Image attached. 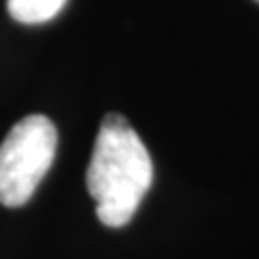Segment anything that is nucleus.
Returning a JSON list of instances; mask_svg holds the SVG:
<instances>
[{
  "mask_svg": "<svg viewBox=\"0 0 259 259\" xmlns=\"http://www.w3.org/2000/svg\"><path fill=\"white\" fill-rule=\"evenodd\" d=\"M151 182L153 164L141 136L123 115H106L87 166V188L97 203V218L106 227L127 225Z\"/></svg>",
  "mask_w": 259,
  "mask_h": 259,
  "instance_id": "obj_1",
  "label": "nucleus"
},
{
  "mask_svg": "<svg viewBox=\"0 0 259 259\" xmlns=\"http://www.w3.org/2000/svg\"><path fill=\"white\" fill-rule=\"evenodd\" d=\"M56 153V127L44 115H28L0 143V203L20 207L35 194Z\"/></svg>",
  "mask_w": 259,
  "mask_h": 259,
  "instance_id": "obj_2",
  "label": "nucleus"
},
{
  "mask_svg": "<svg viewBox=\"0 0 259 259\" xmlns=\"http://www.w3.org/2000/svg\"><path fill=\"white\" fill-rule=\"evenodd\" d=\"M257 3H259V0H257Z\"/></svg>",
  "mask_w": 259,
  "mask_h": 259,
  "instance_id": "obj_4",
  "label": "nucleus"
},
{
  "mask_svg": "<svg viewBox=\"0 0 259 259\" xmlns=\"http://www.w3.org/2000/svg\"><path fill=\"white\" fill-rule=\"evenodd\" d=\"M67 0H7L11 18L22 24H44L59 15Z\"/></svg>",
  "mask_w": 259,
  "mask_h": 259,
  "instance_id": "obj_3",
  "label": "nucleus"
}]
</instances>
